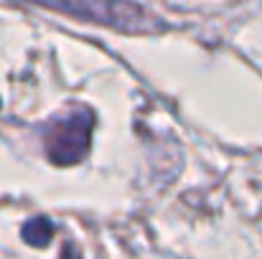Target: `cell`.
I'll use <instances>...</instances> for the list:
<instances>
[{
  "label": "cell",
  "mask_w": 262,
  "mask_h": 259,
  "mask_svg": "<svg viewBox=\"0 0 262 259\" xmlns=\"http://www.w3.org/2000/svg\"><path fill=\"white\" fill-rule=\"evenodd\" d=\"M20 237H23L26 244L43 249V247H49V242L54 239V226H51V221H49L46 216H36V219H28V221L23 224Z\"/></svg>",
  "instance_id": "cell-3"
},
{
  "label": "cell",
  "mask_w": 262,
  "mask_h": 259,
  "mask_svg": "<svg viewBox=\"0 0 262 259\" xmlns=\"http://www.w3.org/2000/svg\"><path fill=\"white\" fill-rule=\"evenodd\" d=\"M61 259H82V252L74 242H67L64 249H61Z\"/></svg>",
  "instance_id": "cell-4"
},
{
  "label": "cell",
  "mask_w": 262,
  "mask_h": 259,
  "mask_svg": "<svg viewBox=\"0 0 262 259\" xmlns=\"http://www.w3.org/2000/svg\"><path fill=\"white\" fill-rule=\"evenodd\" d=\"M46 8L107 26V28H115V31H122V33L166 31V23H161L158 15H153L148 8L135 5V3H51Z\"/></svg>",
  "instance_id": "cell-2"
},
{
  "label": "cell",
  "mask_w": 262,
  "mask_h": 259,
  "mask_svg": "<svg viewBox=\"0 0 262 259\" xmlns=\"http://www.w3.org/2000/svg\"><path fill=\"white\" fill-rule=\"evenodd\" d=\"M94 130V114L87 107H72L64 114L54 117L43 132L46 158L54 166H74L89 153Z\"/></svg>",
  "instance_id": "cell-1"
}]
</instances>
